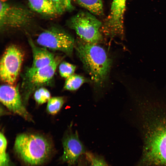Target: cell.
I'll return each mask as SVG.
<instances>
[{
	"mask_svg": "<svg viewBox=\"0 0 166 166\" xmlns=\"http://www.w3.org/2000/svg\"><path fill=\"white\" fill-rule=\"evenodd\" d=\"M28 42L32 51L33 61L31 66L27 70H36L50 64L55 60L56 57L54 54L46 48L37 46L30 39Z\"/></svg>",
	"mask_w": 166,
	"mask_h": 166,
	"instance_id": "cell-12",
	"label": "cell"
},
{
	"mask_svg": "<svg viewBox=\"0 0 166 166\" xmlns=\"http://www.w3.org/2000/svg\"><path fill=\"white\" fill-rule=\"evenodd\" d=\"M76 66L69 62L63 61L60 63L59 70L61 76L64 78H67L74 73Z\"/></svg>",
	"mask_w": 166,
	"mask_h": 166,
	"instance_id": "cell-20",
	"label": "cell"
},
{
	"mask_svg": "<svg viewBox=\"0 0 166 166\" xmlns=\"http://www.w3.org/2000/svg\"><path fill=\"white\" fill-rule=\"evenodd\" d=\"M32 10L45 16L54 17L59 15L50 0H28Z\"/></svg>",
	"mask_w": 166,
	"mask_h": 166,
	"instance_id": "cell-13",
	"label": "cell"
},
{
	"mask_svg": "<svg viewBox=\"0 0 166 166\" xmlns=\"http://www.w3.org/2000/svg\"><path fill=\"white\" fill-rule=\"evenodd\" d=\"M72 125L63 138V153L59 159L61 162L66 163L68 166L77 164L80 158L86 152L77 132L74 133L72 131Z\"/></svg>",
	"mask_w": 166,
	"mask_h": 166,
	"instance_id": "cell-9",
	"label": "cell"
},
{
	"mask_svg": "<svg viewBox=\"0 0 166 166\" xmlns=\"http://www.w3.org/2000/svg\"><path fill=\"white\" fill-rule=\"evenodd\" d=\"M76 2L92 14L102 16L104 14L102 0H75Z\"/></svg>",
	"mask_w": 166,
	"mask_h": 166,
	"instance_id": "cell-14",
	"label": "cell"
},
{
	"mask_svg": "<svg viewBox=\"0 0 166 166\" xmlns=\"http://www.w3.org/2000/svg\"><path fill=\"white\" fill-rule=\"evenodd\" d=\"M85 155L89 163V166H109L105 160L100 156L87 152Z\"/></svg>",
	"mask_w": 166,
	"mask_h": 166,
	"instance_id": "cell-19",
	"label": "cell"
},
{
	"mask_svg": "<svg viewBox=\"0 0 166 166\" xmlns=\"http://www.w3.org/2000/svg\"><path fill=\"white\" fill-rule=\"evenodd\" d=\"M57 9L59 15L64 13L73 10L74 7L71 0H50Z\"/></svg>",
	"mask_w": 166,
	"mask_h": 166,
	"instance_id": "cell-18",
	"label": "cell"
},
{
	"mask_svg": "<svg viewBox=\"0 0 166 166\" xmlns=\"http://www.w3.org/2000/svg\"><path fill=\"white\" fill-rule=\"evenodd\" d=\"M126 0H113L109 15L102 23V34L110 38L124 35V17Z\"/></svg>",
	"mask_w": 166,
	"mask_h": 166,
	"instance_id": "cell-8",
	"label": "cell"
},
{
	"mask_svg": "<svg viewBox=\"0 0 166 166\" xmlns=\"http://www.w3.org/2000/svg\"><path fill=\"white\" fill-rule=\"evenodd\" d=\"M0 27L1 30L25 27L33 20L32 12L22 6L0 0Z\"/></svg>",
	"mask_w": 166,
	"mask_h": 166,
	"instance_id": "cell-5",
	"label": "cell"
},
{
	"mask_svg": "<svg viewBox=\"0 0 166 166\" xmlns=\"http://www.w3.org/2000/svg\"><path fill=\"white\" fill-rule=\"evenodd\" d=\"M36 42L42 47L61 51L70 56L75 44L73 38L70 34L56 27H51L40 33Z\"/></svg>",
	"mask_w": 166,
	"mask_h": 166,
	"instance_id": "cell-6",
	"label": "cell"
},
{
	"mask_svg": "<svg viewBox=\"0 0 166 166\" xmlns=\"http://www.w3.org/2000/svg\"><path fill=\"white\" fill-rule=\"evenodd\" d=\"M14 150L25 163L38 166L46 162L53 151L51 142L43 136L35 134L22 133L17 136Z\"/></svg>",
	"mask_w": 166,
	"mask_h": 166,
	"instance_id": "cell-2",
	"label": "cell"
},
{
	"mask_svg": "<svg viewBox=\"0 0 166 166\" xmlns=\"http://www.w3.org/2000/svg\"><path fill=\"white\" fill-rule=\"evenodd\" d=\"M0 100L10 111L25 120L31 121L32 117L22 102L18 86L6 84L0 88Z\"/></svg>",
	"mask_w": 166,
	"mask_h": 166,
	"instance_id": "cell-10",
	"label": "cell"
},
{
	"mask_svg": "<svg viewBox=\"0 0 166 166\" xmlns=\"http://www.w3.org/2000/svg\"><path fill=\"white\" fill-rule=\"evenodd\" d=\"M65 102L63 97H57L50 98L48 101L47 106V112L52 115H55L58 112Z\"/></svg>",
	"mask_w": 166,
	"mask_h": 166,
	"instance_id": "cell-17",
	"label": "cell"
},
{
	"mask_svg": "<svg viewBox=\"0 0 166 166\" xmlns=\"http://www.w3.org/2000/svg\"><path fill=\"white\" fill-rule=\"evenodd\" d=\"M23 59L21 50L17 46L11 45L4 51L0 60V77L6 84L13 85L19 73Z\"/></svg>",
	"mask_w": 166,
	"mask_h": 166,
	"instance_id": "cell-7",
	"label": "cell"
},
{
	"mask_svg": "<svg viewBox=\"0 0 166 166\" xmlns=\"http://www.w3.org/2000/svg\"><path fill=\"white\" fill-rule=\"evenodd\" d=\"M7 141L3 133L0 134V166H14L6 152Z\"/></svg>",
	"mask_w": 166,
	"mask_h": 166,
	"instance_id": "cell-16",
	"label": "cell"
},
{
	"mask_svg": "<svg viewBox=\"0 0 166 166\" xmlns=\"http://www.w3.org/2000/svg\"><path fill=\"white\" fill-rule=\"evenodd\" d=\"M82 156L79 159L77 166H88L87 161H86L83 160L82 158Z\"/></svg>",
	"mask_w": 166,
	"mask_h": 166,
	"instance_id": "cell-22",
	"label": "cell"
},
{
	"mask_svg": "<svg viewBox=\"0 0 166 166\" xmlns=\"http://www.w3.org/2000/svg\"><path fill=\"white\" fill-rule=\"evenodd\" d=\"M77 54L91 80L98 87H102L110 71L111 61L105 50L96 44L77 41Z\"/></svg>",
	"mask_w": 166,
	"mask_h": 166,
	"instance_id": "cell-1",
	"label": "cell"
},
{
	"mask_svg": "<svg viewBox=\"0 0 166 166\" xmlns=\"http://www.w3.org/2000/svg\"><path fill=\"white\" fill-rule=\"evenodd\" d=\"M149 130L142 157L137 166H166V118Z\"/></svg>",
	"mask_w": 166,
	"mask_h": 166,
	"instance_id": "cell-3",
	"label": "cell"
},
{
	"mask_svg": "<svg viewBox=\"0 0 166 166\" xmlns=\"http://www.w3.org/2000/svg\"><path fill=\"white\" fill-rule=\"evenodd\" d=\"M68 25L83 41L97 44L102 39V23L93 14L80 11L69 19Z\"/></svg>",
	"mask_w": 166,
	"mask_h": 166,
	"instance_id": "cell-4",
	"label": "cell"
},
{
	"mask_svg": "<svg viewBox=\"0 0 166 166\" xmlns=\"http://www.w3.org/2000/svg\"><path fill=\"white\" fill-rule=\"evenodd\" d=\"M89 81L84 77L77 74H73L67 78L64 89L66 90L75 91L78 90L84 83Z\"/></svg>",
	"mask_w": 166,
	"mask_h": 166,
	"instance_id": "cell-15",
	"label": "cell"
},
{
	"mask_svg": "<svg viewBox=\"0 0 166 166\" xmlns=\"http://www.w3.org/2000/svg\"><path fill=\"white\" fill-rule=\"evenodd\" d=\"M34 97L35 101L38 104H42L49 101L50 98V94L47 89L41 87L36 90Z\"/></svg>",
	"mask_w": 166,
	"mask_h": 166,
	"instance_id": "cell-21",
	"label": "cell"
},
{
	"mask_svg": "<svg viewBox=\"0 0 166 166\" xmlns=\"http://www.w3.org/2000/svg\"><path fill=\"white\" fill-rule=\"evenodd\" d=\"M61 60L59 57H56L52 62L46 66L34 71L27 70L26 76L28 86L32 88L50 81L53 77Z\"/></svg>",
	"mask_w": 166,
	"mask_h": 166,
	"instance_id": "cell-11",
	"label": "cell"
}]
</instances>
